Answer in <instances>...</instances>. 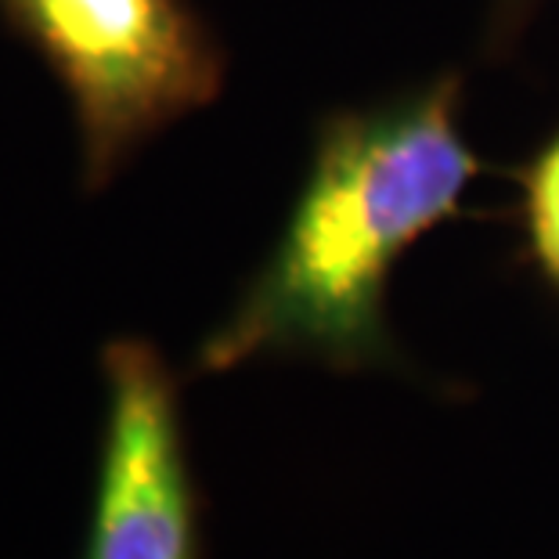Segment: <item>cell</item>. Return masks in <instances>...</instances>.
<instances>
[{
    "mask_svg": "<svg viewBox=\"0 0 559 559\" xmlns=\"http://www.w3.org/2000/svg\"><path fill=\"white\" fill-rule=\"evenodd\" d=\"M473 177L455 76L329 120L282 239L199 343L195 368L221 376L260 358H311L340 372L386 365L390 275L426 231L455 217Z\"/></svg>",
    "mask_w": 559,
    "mask_h": 559,
    "instance_id": "cell-1",
    "label": "cell"
},
{
    "mask_svg": "<svg viewBox=\"0 0 559 559\" xmlns=\"http://www.w3.org/2000/svg\"><path fill=\"white\" fill-rule=\"evenodd\" d=\"M102 444L80 559H199V487L177 376L148 340L102 350Z\"/></svg>",
    "mask_w": 559,
    "mask_h": 559,
    "instance_id": "cell-3",
    "label": "cell"
},
{
    "mask_svg": "<svg viewBox=\"0 0 559 559\" xmlns=\"http://www.w3.org/2000/svg\"><path fill=\"white\" fill-rule=\"evenodd\" d=\"M523 206H527L531 253L545 278L559 289V134L523 174Z\"/></svg>",
    "mask_w": 559,
    "mask_h": 559,
    "instance_id": "cell-4",
    "label": "cell"
},
{
    "mask_svg": "<svg viewBox=\"0 0 559 559\" xmlns=\"http://www.w3.org/2000/svg\"><path fill=\"white\" fill-rule=\"evenodd\" d=\"M0 22L62 87L91 192L224 83L221 44L188 0H0Z\"/></svg>",
    "mask_w": 559,
    "mask_h": 559,
    "instance_id": "cell-2",
    "label": "cell"
}]
</instances>
